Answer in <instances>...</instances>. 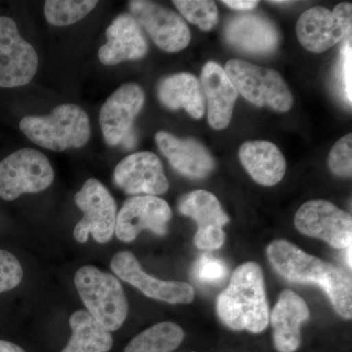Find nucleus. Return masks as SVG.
Masks as SVG:
<instances>
[{
    "instance_id": "obj_1",
    "label": "nucleus",
    "mask_w": 352,
    "mask_h": 352,
    "mask_svg": "<svg viewBox=\"0 0 352 352\" xmlns=\"http://www.w3.org/2000/svg\"><path fill=\"white\" fill-rule=\"evenodd\" d=\"M267 256L273 268L285 279L318 285L330 298L336 311L344 318H351L352 280L346 271L285 240L273 241L268 245Z\"/></svg>"
},
{
    "instance_id": "obj_2",
    "label": "nucleus",
    "mask_w": 352,
    "mask_h": 352,
    "mask_svg": "<svg viewBox=\"0 0 352 352\" xmlns=\"http://www.w3.org/2000/svg\"><path fill=\"white\" fill-rule=\"evenodd\" d=\"M217 311L232 330L258 333L267 328L270 307L258 263L250 261L236 268L228 287L217 298Z\"/></svg>"
},
{
    "instance_id": "obj_3",
    "label": "nucleus",
    "mask_w": 352,
    "mask_h": 352,
    "mask_svg": "<svg viewBox=\"0 0 352 352\" xmlns=\"http://www.w3.org/2000/svg\"><path fill=\"white\" fill-rule=\"evenodd\" d=\"M19 127L34 144L54 152L80 149L91 136L87 113L75 104L57 106L50 116H28Z\"/></svg>"
},
{
    "instance_id": "obj_4",
    "label": "nucleus",
    "mask_w": 352,
    "mask_h": 352,
    "mask_svg": "<svg viewBox=\"0 0 352 352\" xmlns=\"http://www.w3.org/2000/svg\"><path fill=\"white\" fill-rule=\"evenodd\" d=\"M75 285L88 314L109 332L122 327L129 314V303L117 277L85 265L76 271Z\"/></svg>"
},
{
    "instance_id": "obj_5",
    "label": "nucleus",
    "mask_w": 352,
    "mask_h": 352,
    "mask_svg": "<svg viewBox=\"0 0 352 352\" xmlns=\"http://www.w3.org/2000/svg\"><path fill=\"white\" fill-rule=\"evenodd\" d=\"M224 71L238 94L254 105L267 106L277 112H288L293 106L291 90L274 69L233 59L227 62Z\"/></svg>"
},
{
    "instance_id": "obj_6",
    "label": "nucleus",
    "mask_w": 352,
    "mask_h": 352,
    "mask_svg": "<svg viewBox=\"0 0 352 352\" xmlns=\"http://www.w3.org/2000/svg\"><path fill=\"white\" fill-rule=\"evenodd\" d=\"M54 170L38 150L20 149L0 161V198L12 201L23 194H36L52 184Z\"/></svg>"
},
{
    "instance_id": "obj_7",
    "label": "nucleus",
    "mask_w": 352,
    "mask_h": 352,
    "mask_svg": "<svg viewBox=\"0 0 352 352\" xmlns=\"http://www.w3.org/2000/svg\"><path fill=\"white\" fill-rule=\"evenodd\" d=\"M76 205L83 217L75 227L74 237L80 244L89 235L99 244L112 240L117 222V204L108 189L99 180L89 178L75 196Z\"/></svg>"
},
{
    "instance_id": "obj_8",
    "label": "nucleus",
    "mask_w": 352,
    "mask_h": 352,
    "mask_svg": "<svg viewBox=\"0 0 352 352\" xmlns=\"http://www.w3.org/2000/svg\"><path fill=\"white\" fill-rule=\"evenodd\" d=\"M352 30V6L338 4L333 11L316 6L308 9L296 23L298 41L308 51L325 52L346 36Z\"/></svg>"
},
{
    "instance_id": "obj_9",
    "label": "nucleus",
    "mask_w": 352,
    "mask_h": 352,
    "mask_svg": "<svg viewBox=\"0 0 352 352\" xmlns=\"http://www.w3.org/2000/svg\"><path fill=\"white\" fill-rule=\"evenodd\" d=\"M144 102V91L136 83L122 85L109 97L99 113L102 133L109 146L122 145L126 149L134 147V120L142 110Z\"/></svg>"
},
{
    "instance_id": "obj_10",
    "label": "nucleus",
    "mask_w": 352,
    "mask_h": 352,
    "mask_svg": "<svg viewBox=\"0 0 352 352\" xmlns=\"http://www.w3.org/2000/svg\"><path fill=\"white\" fill-rule=\"evenodd\" d=\"M38 69V56L21 36L12 18L0 16V87H23L32 82Z\"/></svg>"
},
{
    "instance_id": "obj_11",
    "label": "nucleus",
    "mask_w": 352,
    "mask_h": 352,
    "mask_svg": "<svg viewBox=\"0 0 352 352\" xmlns=\"http://www.w3.org/2000/svg\"><path fill=\"white\" fill-rule=\"evenodd\" d=\"M296 228L308 237L325 241L336 249L352 244V217L337 206L324 200L303 204L295 217Z\"/></svg>"
},
{
    "instance_id": "obj_12",
    "label": "nucleus",
    "mask_w": 352,
    "mask_h": 352,
    "mask_svg": "<svg viewBox=\"0 0 352 352\" xmlns=\"http://www.w3.org/2000/svg\"><path fill=\"white\" fill-rule=\"evenodd\" d=\"M131 15L144 28L157 47L175 53L186 48L191 32L185 21L175 11L145 0L129 2Z\"/></svg>"
},
{
    "instance_id": "obj_13",
    "label": "nucleus",
    "mask_w": 352,
    "mask_h": 352,
    "mask_svg": "<svg viewBox=\"0 0 352 352\" xmlns=\"http://www.w3.org/2000/svg\"><path fill=\"white\" fill-rule=\"evenodd\" d=\"M173 212L170 205L157 196H135L127 199L117 214L115 233L118 239L131 243L144 229L164 236Z\"/></svg>"
},
{
    "instance_id": "obj_14",
    "label": "nucleus",
    "mask_w": 352,
    "mask_h": 352,
    "mask_svg": "<svg viewBox=\"0 0 352 352\" xmlns=\"http://www.w3.org/2000/svg\"><path fill=\"white\" fill-rule=\"evenodd\" d=\"M111 270L120 279L135 287L148 298L171 305H188L195 298L193 287L186 282L164 281L148 275L131 252L115 254Z\"/></svg>"
},
{
    "instance_id": "obj_15",
    "label": "nucleus",
    "mask_w": 352,
    "mask_h": 352,
    "mask_svg": "<svg viewBox=\"0 0 352 352\" xmlns=\"http://www.w3.org/2000/svg\"><path fill=\"white\" fill-rule=\"evenodd\" d=\"M178 210L197 222L198 231L194 242L199 249L212 251L223 245V227L230 219L214 194L205 190L191 192L180 200Z\"/></svg>"
},
{
    "instance_id": "obj_16",
    "label": "nucleus",
    "mask_w": 352,
    "mask_h": 352,
    "mask_svg": "<svg viewBox=\"0 0 352 352\" xmlns=\"http://www.w3.org/2000/svg\"><path fill=\"white\" fill-rule=\"evenodd\" d=\"M113 180L129 195L157 197L170 189L163 164L151 152L134 153L122 159L116 166Z\"/></svg>"
},
{
    "instance_id": "obj_17",
    "label": "nucleus",
    "mask_w": 352,
    "mask_h": 352,
    "mask_svg": "<svg viewBox=\"0 0 352 352\" xmlns=\"http://www.w3.org/2000/svg\"><path fill=\"white\" fill-rule=\"evenodd\" d=\"M107 43L98 51L101 63L116 66L124 61L142 59L148 52V43L140 25L131 14H122L106 31Z\"/></svg>"
},
{
    "instance_id": "obj_18",
    "label": "nucleus",
    "mask_w": 352,
    "mask_h": 352,
    "mask_svg": "<svg viewBox=\"0 0 352 352\" xmlns=\"http://www.w3.org/2000/svg\"><path fill=\"white\" fill-rule=\"evenodd\" d=\"M156 142L173 168L186 177L201 179L214 170V157L196 139H180L168 132L159 131Z\"/></svg>"
},
{
    "instance_id": "obj_19",
    "label": "nucleus",
    "mask_w": 352,
    "mask_h": 352,
    "mask_svg": "<svg viewBox=\"0 0 352 352\" xmlns=\"http://www.w3.org/2000/svg\"><path fill=\"white\" fill-rule=\"evenodd\" d=\"M224 36L233 47L249 54H270L279 43L274 24L256 14L235 16L227 23Z\"/></svg>"
},
{
    "instance_id": "obj_20",
    "label": "nucleus",
    "mask_w": 352,
    "mask_h": 352,
    "mask_svg": "<svg viewBox=\"0 0 352 352\" xmlns=\"http://www.w3.org/2000/svg\"><path fill=\"white\" fill-rule=\"evenodd\" d=\"M309 309L305 300L291 289H285L270 317L273 340L279 352H295L302 342L300 327L309 319Z\"/></svg>"
},
{
    "instance_id": "obj_21",
    "label": "nucleus",
    "mask_w": 352,
    "mask_h": 352,
    "mask_svg": "<svg viewBox=\"0 0 352 352\" xmlns=\"http://www.w3.org/2000/svg\"><path fill=\"white\" fill-rule=\"evenodd\" d=\"M201 87L208 102V120L212 129L221 131L230 124L238 91L226 71L214 61L201 69Z\"/></svg>"
},
{
    "instance_id": "obj_22",
    "label": "nucleus",
    "mask_w": 352,
    "mask_h": 352,
    "mask_svg": "<svg viewBox=\"0 0 352 352\" xmlns=\"http://www.w3.org/2000/svg\"><path fill=\"white\" fill-rule=\"evenodd\" d=\"M241 163L254 182L274 186L283 179L286 160L279 148L268 141H249L241 146Z\"/></svg>"
},
{
    "instance_id": "obj_23",
    "label": "nucleus",
    "mask_w": 352,
    "mask_h": 352,
    "mask_svg": "<svg viewBox=\"0 0 352 352\" xmlns=\"http://www.w3.org/2000/svg\"><path fill=\"white\" fill-rule=\"evenodd\" d=\"M159 100L171 110L184 109L194 119L205 115V96L201 83L189 73L175 74L164 78L157 87Z\"/></svg>"
},
{
    "instance_id": "obj_24",
    "label": "nucleus",
    "mask_w": 352,
    "mask_h": 352,
    "mask_svg": "<svg viewBox=\"0 0 352 352\" xmlns=\"http://www.w3.org/2000/svg\"><path fill=\"white\" fill-rule=\"evenodd\" d=\"M72 335L61 352H108L113 336L87 311L78 310L69 318Z\"/></svg>"
},
{
    "instance_id": "obj_25",
    "label": "nucleus",
    "mask_w": 352,
    "mask_h": 352,
    "mask_svg": "<svg viewBox=\"0 0 352 352\" xmlns=\"http://www.w3.org/2000/svg\"><path fill=\"white\" fill-rule=\"evenodd\" d=\"M184 339L182 328L173 322L157 323L138 333L124 352H173Z\"/></svg>"
},
{
    "instance_id": "obj_26",
    "label": "nucleus",
    "mask_w": 352,
    "mask_h": 352,
    "mask_svg": "<svg viewBox=\"0 0 352 352\" xmlns=\"http://www.w3.org/2000/svg\"><path fill=\"white\" fill-rule=\"evenodd\" d=\"M97 4L95 0H47L44 2V15L50 24L67 27L83 19Z\"/></svg>"
},
{
    "instance_id": "obj_27",
    "label": "nucleus",
    "mask_w": 352,
    "mask_h": 352,
    "mask_svg": "<svg viewBox=\"0 0 352 352\" xmlns=\"http://www.w3.org/2000/svg\"><path fill=\"white\" fill-rule=\"evenodd\" d=\"M173 4L183 17L203 31H210L219 24V11L210 0H175Z\"/></svg>"
},
{
    "instance_id": "obj_28",
    "label": "nucleus",
    "mask_w": 352,
    "mask_h": 352,
    "mask_svg": "<svg viewBox=\"0 0 352 352\" xmlns=\"http://www.w3.org/2000/svg\"><path fill=\"white\" fill-rule=\"evenodd\" d=\"M228 273L226 263L221 259L203 254L194 263L192 276L203 284H219L223 281Z\"/></svg>"
},
{
    "instance_id": "obj_29",
    "label": "nucleus",
    "mask_w": 352,
    "mask_h": 352,
    "mask_svg": "<svg viewBox=\"0 0 352 352\" xmlns=\"http://www.w3.org/2000/svg\"><path fill=\"white\" fill-rule=\"evenodd\" d=\"M329 168L336 175L351 177L352 173V135L351 133L340 139L331 150Z\"/></svg>"
},
{
    "instance_id": "obj_30",
    "label": "nucleus",
    "mask_w": 352,
    "mask_h": 352,
    "mask_svg": "<svg viewBox=\"0 0 352 352\" xmlns=\"http://www.w3.org/2000/svg\"><path fill=\"white\" fill-rule=\"evenodd\" d=\"M23 279V267L11 252L0 250V294L19 286Z\"/></svg>"
},
{
    "instance_id": "obj_31",
    "label": "nucleus",
    "mask_w": 352,
    "mask_h": 352,
    "mask_svg": "<svg viewBox=\"0 0 352 352\" xmlns=\"http://www.w3.org/2000/svg\"><path fill=\"white\" fill-rule=\"evenodd\" d=\"M342 69H340V80L344 85V94L349 103H351V39L346 41L342 47Z\"/></svg>"
},
{
    "instance_id": "obj_32",
    "label": "nucleus",
    "mask_w": 352,
    "mask_h": 352,
    "mask_svg": "<svg viewBox=\"0 0 352 352\" xmlns=\"http://www.w3.org/2000/svg\"><path fill=\"white\" fill-rule=\"evenodd\" d=\"M224 4L230 8L239 11H251L254 10L258 6L259 1L254 0H223Z\"/></svg>"
},
{
    "instance_id": "obj_33",
    "label": "nucleus",
    "mask_w": 352,
    "mask_h": 352,
    "mask_svg": "<svg viewBox=\"0 0 352 352\" xmlns=\"http://www.w3.org/2000/svg\"><path fill=\"white\" fill-rule=\"evenodd\" d=\"M0 352H25L22 347L7 340H0Z\"/></svg>"
},
{
    "instance_id": "obj_34",
    "label": "nucleus",
    "mask_w": 352,
    "mask_h": 352,
    "mask_svg": "<svg viewBox=\"0 0 352 352\" xmlns=\"http://www.w3.org/2000/svg\"><path fill=\"white\" fill-rule=\"evenodd\" d=\"M351 247H349V248H346V263H347V265L349 266V268H351Z\"/></svg>"
},
{
    "instance_id": "obj_35",
    "label": "nucleus",
    "mask_w": 352,
    "mask_h": 352,
    "mask_svg": "<svg viewBox=\"0 0 352 352\" xmlns=\"http://www.w3.org/2000/svg\"><path fill=\"white\" fill-rule=\"evenodd\" d=\"M192 352H194V351H192Z\"/></svg>"
}]
</instances>
